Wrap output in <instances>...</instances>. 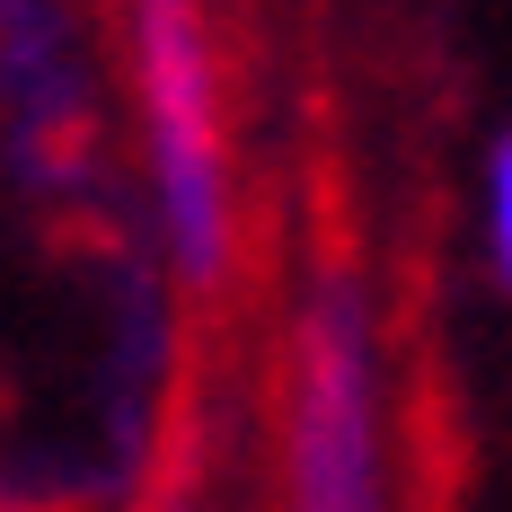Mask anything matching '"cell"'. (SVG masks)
<instances>
[{"mask_svg":"<svg viewBox=\"0 0 512 512\" xmlns=\"http://www.w3.org/2000/svg\"><path fill=\"white\" fill-rule=\"evenodd\" d=\"M486 256H495V283L512 292V133H495L486 151Z\"/></svg>","mask_w":512,"mask_h":512,"instance_id":"5","label":"cell"},{"mask_svg":"<svg viewBox=\"0 0 512 512\" xmlns=\"http://www.w3.org/2000/svg\"><path fill=\"white\" fill-rule=\"evenodd\" d=\"M0 124H9V177L27 195H89V45L71 0H0Z\"/></svg>","mask_w":512,"mask_h":512,"instance_id":"3","label":"cell"},{"mask_svg":"<svg viewBox=\"0 0 512 512\" xmlns=\"http://www.w3.org/2000/svg\"><path fill=\"white\" fill-rule=\"evenodd\" d=\"M283 504L389 512V415H380V309L354 265H318L283 354Z\"/></svg>","mask_w":512,"mask_h":512,"instance_id":"2","label":"cell"},{"mask_svg":"<svg viewBox=\"0 0 512 512\" xmlns=\"http://www.w3.org/2000/svg\"><path fill=\"white\" fill-rule=\"evenodd\" d=\"M106 283H115V345L98 362V424L115 468H142L151 407H159V380H168V265H159V248L115 256Z\"/></svg>","mask_w":512,"mask_h":512,"instance_id":"4","label":"cell"},{"mask_svg":"<svg viewBox=\"0 0 512 512\" xmlns=\"http://www.w3.org/2000/svg\"><path fill=\"white\" fill-rule=\"evenodd\" d=\"M124 18H133V89H142L159 265L186 292H221L239 204H230L221 62H212V36H204V0H124Z\"/></svg>","mask_w":512,"mask_h":512,"instance_id":"1","label":"cell"}]
</instances>
